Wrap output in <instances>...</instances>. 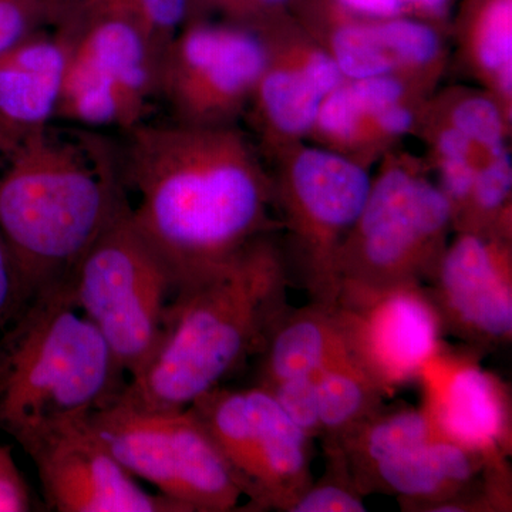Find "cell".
Returning a JSON list of instances; mask_svg holds the SVG:
<instances>
[{
    "instance_id": "1",
    "label": "cell",
    "mask_w": 512,
    "mask_h": 512,
    "mask_svg": "<svg viewBox=\"0 0 512 512\" xmlns=\"http://www.w3.org/2000/svg\"><path fill=\"white\" fill-rule=\"evenodd\" d=\"M131 220L173 276L175 292L220 271L272 224L271 185L247 144L221 126L140 124L120 160Z\"/></svg>"
},
{
    "instance_id": "2",
    "label": "cell",
    "mask_w": 512,
    "mask_h": 512,
    "mask_svg": "<svg viewBox=\"0 0 512 512\" xmlns=\"http://www.w3.org/2000/svg\"><path fill=\"white\" fill-rule=\"evenodd\" d=\"M285 256L258 239L220 271L175 292L160 345L121 399L147 410H183L258 356L288 308Z\"/></svg>"
},
{
    "instance_id": "3",
    "label": "cell",
    "mask_w": 512,
    "mask_h": 512,
    "mask_svg": "<svg viewBox=\"0 0 512 512\" xmlns=\"http://www.w3.org/2000/svg\"><path fill=\"white\" fill-rule=\"evenodd\" d=\"M128 205L120 161L92 133L49 127L13 148L0 175V234L29 296L66 284Z\"/></svg>"
},
{
    "instance_id": "4",
    "label": "cell",
    "mask_w": 512,
    "mask_h": 512,
    "mask_svg": "<svg viewBox=\"0 0 512 512\" xmlns=\"http://www.w3.org/2000/svg\"><path fill=\"white\" fill-rule=\"evenodd\" d=\"M126 376L66 284L33 293L0 329V430L25 446L114 402Z\"/></svg>"
},
{
    "instance_id": "5",
    "label": "cell",
    "mask_w": 512,
    "mask_h": 512,
    "mask_svg": "<svg viewBox=\"0 0 512 512\" xmlns=\"http://www.w3.org/2000/svg\"><path fill=\"white\" fill-rule=\"evenodd\" d=\"M453 222L440 187L406 168L384 171L340 248L336 301L430 279Z\"/></svg>"
},
{
    "instance_id": "6",
    "label": "cell",
    "mask_w": 512,
    "mask_h": 512,
    "mask_svg": "<svg viewBox=\"0 0 512 512\" xmlns=\"http://www.w3.org/2000/svg\"><path fill=\"white\" fill-rule=\"evenodd\" d=\"M66 286L128 379L138 375L163 338L175 285L131 220L130 205L87 249Z\"/></svg>"
},
{
    "instance_id": "7",
    "label": "cell",
    "mask_w": 512,
    "mask_h": 512,
    "mask_svg": "<svg viewBox=\"0 0 512 512\" xmlns=\"http://www.w3.org/2000/svg\"><path fill=\"white\" fill-rule=\"evenodd\" d=\"M114 457L184 512L237 510L241 488L190 407L147 410L117 397L89 416Z\"/></svg>"
},
{
    "instance_id": "8",
    "label": "cell",
    "mask_w": 512,
    "mask_h": 512,
    "mask_svg": "<svg viewBox=\"0 0 512 512\" xmlns=\"http://www.w3.org/2000/svg\"><path fill=\"white\" fill-rule=\"evenodd\" d=\"M190 409L217 444L249 510L286 512L311 485L312 439L264 387H215Z\"/></svg>"
},
{
    "instance_id": "9",
    "label": "cell",
    "mask_w": 512,
    "mask_h": 512,
    "mask_svg": "<svg viewBox=\"0 0 512 512\" xmlns=\"http://www.w3.org/2000/svg\"><path fill=\"white\" fill-rule=\"evenodd\" d=\"M64 46L57 117L87 128L144 123L158 94L160 53L130 18L100 12L60 35Z\"/></svg>"
},
{
    "instance_id": "10",
    "label": "cell",
    "mask_w": 512,
    "mask_h": 512,
    "mask_svg": "<svg viewBox=\"0 0 512 512\" xmlns=\"http://www.w3.org/2000/svg\"><path fill=\"white\" fill-rule=\"evenodd\" d=\"M282 204L298 242V274L312 302L335 305L340 248L355 227L372 181L365 168L319 148L296 156Z\"/></svg>"
},
{
    "instance_id": "11",
    "label": "cell",
    "mask_w": 512,
    "mask_h": 512,
    "mask_svg": "<svg viewBox=\"0 0 512 512\" xmlns=\"http://www.w3.org/2000/svg\"><path fill=\"white\" fill-rule=\"evenodd\" d=\"M269 62L268 47L245 30L194 26L161 53L158 94L180 123L220 126L254 94Z\"/></svg>"
},
{
    "instance_id": "12",
    "label": "cell",
    "mask_w": 512,
    "mask_h": 512,
    "mask_svg": "<svg viewBox=\"0 0 512 512\" xmlns=\"http://www.w3.org/2000/svg\"><path fill=\"white\" fill-rule=\"evenodd\" d=\"M89 416L56 424L22 446L35 464L47 507L57 512H184L137 484Z\"/></svg>"
},
{
    "instance_id": "13",
    "label": "cell",
    "mask_w": 512,
    "mask_h": 512,
    "mask_svg": "<svg viewBox=\"0 0 512 512\" xmlns=\"http://www.w3.org/2000/svg\"><path fill=\"white\" fill-rule=\"evenodd\" d=\"M427 289L441 326L471 348L507 345L512 336V268L505 235L461 231L444 249Z\"/></svg>"
},
{
    "instance_id": "14",
    "label": "cell",
    "mask_w": 512,
    "mask_h": 512,
    "mask_svg": "<svg viewBox=\"0 0 512 512\" xmlns=\"http://www.w3.org/2000/svg\"><path fill=\"white\" fill-rule=\"evenodd\" d=\"M335 308L350 353L387 394L416 380L443 348L439 312L421 285L339 299Z\"/></svg>"
},
{
    "instance_id": "15",
    "label": "cell",
    "mask_w": 512,
    "mask_h": 512,
    "mask_svg": "<svg viewBox=\"0 0 512 512\" xmlns=\"http://www.w3.org/2000/svg\"><path fill=\"white\" fill-rule=\"evenodd\" d=\"M423 410L444 439L491 464H507L511 403L505 384L473 357L443 348L421 369Z\"/></svg>"
},
{
    "instance_id": "16",
    "label": "cell",
    "mask_w": 512,
    "mask_h": 512,
    "mask_svg": "<svg viewBox=\"0 0 512 512\" xmlns=\"http://www.w3.org/2000/svg\"><path fill=\"white\" fill-rule=\"evenodd\" d=\"M63 67L60 36L33 35L0 53V146L9 153L57 117Z\"/></svg>"
},
{
    "instance_id": "17",
    "label": "cell",
    "mask_w": 512,
    "mask_h": 512,
    "mask_svg": "<svg viewBox=\"0 0 512 512\" xmlns=\"http://www.w3.org/2000/svg\"><path fill=\"white\" fill-rule=\"evenodd\" d=\"M352 355L335 305L312 302L291 306L272 326L259 352V386L316 375L323 367Z\"/></svg>"
},
{
    "instance_id": "18",
    "label": "cell",
    "mask_w": 512,
    "mask_h": 512,
    "mask_svg": "<svg viewBox=\"0 0 512 512\" xmlns=\"http://www.w3.org/2000/svg\"><path fill=\"white\" fill-rule=\"evenodd\" d=\"M319 420L322 434L329 444L338 443L370 417L383 409L382 386L348 355L315 375Z\"/></svg>"
},
{
    "instance_id": "19",
    "label": "cell",
    "mask_w": 512,
    "mask_h": 512,
    "mask_svg": "<svg viewBox=\"0 0 512 512\" xmlns=\"http://www.w3.org/2000/svg\"><path fill=\"white\" fill-rule=\"evenodd\" d=\"M269 126L286 136H302L316 124L325 96L303 69L271 66L269 62L255 92Z\"/></svg>"
},
{
    "instance_id": "20",
    "label": "cell",
    "mask_w": 512,
    "mask_h": 512,
    "mask_svg": "<svg viewBox=\"0 0 512 512\" xmlns=\"http://www.w3.org/2000/svg\"><path fill=\"white\" fill-rule=\"evenodd\" d=\"M333 59L352 80L392 74L396 62L384 49L375 26H345L333 37Z\"/></svg>"
},
{
    "instance_id": "21",
    "label": "cell",
    "mask_w": 512,
    "mask_h": 512,
    "mask_svg": "<svg viewBox=\"0 0 512 512\" xmlns=\"http://www.w3.org/2000/svg\"><path fill=\"white\" fill-rule=\"evenodd\" d=\"M330 476L311 483L286 512H365V500L353 483L342 458L336 451L326 450Z\"/></svg>"
},
{
    "instance_id": "22",
    "label": "cell",
    "mask_w": 512,
    "mask_h": 512,
    "mask_svg": "<svg viewBox=\"0 0 512 512\" xmlns=\"http://www.w3.org/2000/svg\"><path fill=\"white\" fill-rule=\"evenodd\" d=\"M512 163L508 150L488 156L484 165H478L476 180L471 191L467 214H476L470 227L463 231H483L485 220H497L510 201Z\"/></svg>"
},
{
    "instance_id": "23",
    "label": "cell",
    "mask_w": 512,
    "mask_h": 512,
    "mask_svg": "<svg viewBox=\"0 0 512 512\" xmlns=\"http://www.w3.org/2000/svg\"><path fill=\"white\" fill-rule=\"evenodd\" d=\"M478 59L488 73L497 74L505 93H511L512 5L497 0L484 16L477 46Z\"/></svg>"
},
{
    "instance_id": "24",
    "label": "cell",
    "mask_w": 512,
    "mask_h": 512,
    "mask_svg": "<svg viewBox=\"0 0 512 512\" xmlns=\"http://www.w3.org/2000/svg\"><path fill=\"white\" fill-rule=\"evenodd\" d=\"M376 35L394 62L424 66L439 56L440 39L423 23L390 20L375 26Z\"/></svg>"
},
{
    "instance_id": "25",
    "label": "cell",
    "mask_w": 512,
    "mask_h": 512,
    "mask_svg": "<svg viewBox=\"0 0 512 512\" xmlns=\"http://www.w3.org/2000/svg\"><path fill=\"white\" fill-rule=\"evenodd\" d=\"M451 119L453 127L474 146L483 148L487 156L507 150L503 119L493 101L485 97H470L458 104Z\"/></svg>"
},
{
    "instance_id": "26",
    "label": "cell",
    "mask_w": 512,
    "mask_h": 512,
    "mask_svg": "<svg viewBox=\"0 0 512 512\" xmlns=\"http://www.w3.org/2000/svg\"><path fill=\"white\" fill-rule=\"evenodd\" d=\"M187 10L188 0H127L121 15L143 30L161 57L165 46L183 25Z\"/></svg>"
},
{
    "instance_id": "27",
    "label": "cell",
    "mask_w": 512,
    "mask_h": 512,
    "mask_svg": "<svg viewBox=\"0 0 512 512\" xmlns=\"http://www.w3.org/2000/svg\"><path fill=\"white\" fill-rule=\"evenodd\" d=\"M261 387L272 394L286 416L306 436L311 437L312 440L320 437L322 427L319 420L315 375L291 377V379L279 380Z\"/></svg>"
},
{
    "instance_id": "28",
    "label": "cell",
    "mask_w": 512,
    "mask_h": 512,
    "mask_svg": "<svg viewBox=\"0 0 512 512\" xmlns=\"http://www.w3.org/2000/svg\"><path fill=\"white\" fill-rule=\"evenodd\" d=\"M365 119L349 84H342L323 100L315 126L326 137L348 143L355 140Z\"/></svg>"
},
{
    "instance_id": "29",
    "label": "cell",
    "mask_w": 512,
    "mask_h": 512,
    "mask_svg": "<svg viewBox=\"0 0 512 512\" xmlns=\"http://www.w3.org/2000/svg\"><path fill=\"white\" fill-rule=\"evenodd\" d=\"M349 86L360 109L363 110L366 117L373 120L386 107L402 103L404 97L403 83L392 74L353 80Z\"/></svg>"
},
{
    "instance_id": "30",
    "label": "cell",
    "mask_w": 512,
    "mask_h": 512,
    "mask_svg": "<svg viewBox=\"0 0 512 512\" xmlns=\"http://www.w3.org/2000/svg\"><path fill=\"white\" fill-rule=\"evenodd\" d=\"M33 495L9 446L0 444V512L32 511Z\"/></svg>"
},
{
    "instance_id": "31",
    "label": "cell",
    "mask_w": 512,
    "mask_h": 512,
    "mask_svg": "<svg viewBox=\"0 0 512 512\" xmlns=\"http://www.w3.org/2000/svg\"><path fill=\"white\" fill-rule=\"evenodd\" d=\"M35 0H0V53L35 35Z\"/></svg>"
},
{
    "instance_id": "32",
    "label": "cell",
    "mask_w": 512,
    "mask_h": 512,
    "mask_svg": "<svg viewBox=\"0 0 512 512\" xmlns=\"http://www.w3.org/2000/svg\"><path fill=\"white\" fill-rule=\"evenodd\" d=\"M30 298L0 234V329Z\"/></svg>"
},
{
    "instance_id": "33",
    "label": "cell",
    "mask_w": 512,
    "mask_h": 512,
    "mask_svg": "<svg viewBox=\"0 0 512 512\" xmlns=\"http://www.w3.org/2000/svg\"><path fill=\"white\" fill-rule=\"evenodd\" d=\"M302 69L325 97L342 86L345 79L333 56L325 53H313L303 64Z\"/></svg>"
},
{
    "instance_id": "34",
    "label": "cell",
    "mask_w": 512,
    "mask_h": 512,
    "mask_svg": "<svg viewBox=\"0 0 512 512\" xmlns=\"http://www.w3.org/2000/svg\"><path fill=\"white\" fill-rule=\"evenodd\" d=\"M413 121L412 111L404 107L402 103L386 107L375 117L377 127L389 136H403L412 128Z\"/></svg>"
},
{
    "instance_id": "35",
    "label": "cell",
    "mask_w": 512,
    "mask_h": 512,
    "mask_svg": "<svg viewBox=\"0 0 512 512\" xmlns=\"http://www.w3.org/2000/svg\"><path fill=\"white\" fill-rule=\"evenodd\" d=\"M343 2L359 12L376 16H393L403 8L402 0H343Z\"/></svg>"
},
{
    "instance_id": "36",
    "label": "cell",
    "mask_w": 512,
    "mask_h": 512,
    "mask_svg": "<svg viewBox=\"0 0 512 512\" xmlns=\"http://www.w3.org/2000/svg\"><path fill=\"white\" fill-rule=\"evenodd\" d=\"M127 0H101L100 12L121 15L126 8Z\"/></svg>"
},
{
    "instance_id": "37",
    "label": "cell",
    "mask_w": 512,
    "mask_h": 512,
    "mask_svg": "<svg viewBox=\"0 0 512 512\" xmlns=\"http://www.w3.org/2000/svg\"><path fill=\"white\" fill-rule=\"evenodd\" d=\"M413 2L433 12H440L446 6L447 0H413Z\"/></svg>"
},
{
    "instance_id": "38",
    "label": "cell",
    "mask_w": 512,
    "mask_h": 512,
    "mask_svg": "<svg viewBox=\"0 0 512 512\" xmlns=\"http://www.w3.org/2000/svg\"><path fill=\"white\" fill-rule=\"evenodd\" d=\"M264 3H269V5H274V3L285 2V0H262Z\"/></svg>"
}]
</instances>
